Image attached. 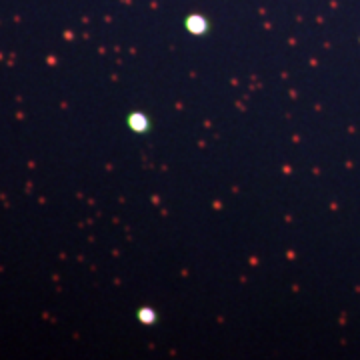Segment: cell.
Here are the masks:
<instances>
[{
    "label": "cell",
    "mask_w": 360,
    "mask_h": 360,
    "mask_svg": "<svg viewBox=\"0 0 360 360\" xmlns=\"http://www.w3.org/2000/svg\"><path fill=\"white\" fill-rule=\"evenodd\" d=\"M139 321L142 324H153L156 321V314L155 310L150 309V307H146V309H141L139 310Z\"/></svg>",
    "instance_id": "obj_3"
},
{
    "label": "cell",
    "mask_w": 360,
    "mask_h": 360,
    "mask_svg": "<svg viewBox=\"0 0 360 360\" xmlns=\"http://www.w3.org/2000/svg\"><path fill=\"white\" fill-rule=\"evenodd\" d=\"M184 25H186V30L191 34H205L206 30H208V20L202 14H191Z\"/></svg>",
    "instance_id": "obj_1"
},
{
    "label": "cell",
    "mask_w": 360,
    "mask_h": 360,
    "mask_svg": "<svg viewBox=\"0 0 360 360\" xmlns=\"http://www.w3.org/2000/svg\"><path fill=\"white\" fill-rule=\"evenodd\" d=\"M129 127L134 132H146L148 127H150V120H148V116H144L142 112H132L129 116Z\"/></svg>",
    "instance_id": "obj_2"
}]
</instances>
